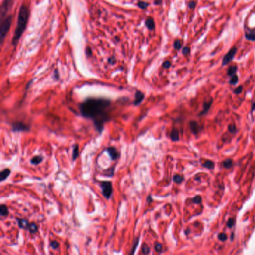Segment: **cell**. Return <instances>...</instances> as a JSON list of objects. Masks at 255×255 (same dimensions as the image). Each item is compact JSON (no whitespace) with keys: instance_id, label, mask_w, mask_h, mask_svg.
<instances>
[{"instance_id":"1","label":"cell","mask_w":255,"mask_h":255,"mask_svg":"<svg viewBox=\"0 0 255 255\" xmlns=\"http://www.w3.org/2000/svg\"><path fill=\"white\" fill-rule=\"evenodd\" d=\"M111 102L102 98H90L80 105V112L84 117L94 120L96 127L100 132L103 130V124L107 121V109Z\"/></svg>"},{"instance_id":"2","label":"cell","mask_w":255,"mask_h":255,"mask_svg":"<svg viewBox=\"0 0 255 255\" xmlns=\"http://www.w3.org/2000/svg\"><path fill=\"white\" fill-rule=\"evenodd\" d=\"M29 9L25 5H23L20 7V9H19V13H18L17 26H16L15 30H14V36H13L12 40H11V44L13 46L17 45L18 42H19V39L22 37L23 32H25L28 20H29Z\"/></svg>"},{"instance_id":"3","label":"cell","mask_w":255,"mask_h":255,"mask_svg":"<svg viewBox=\"0 0 255 255\" xmlns=\"http://www.w3.org/2000/svg\"><path fill=\"white\" fill-rule=\"evenodd\" d=\"M11 22H12V17L11 15H9L5 17L4 19H1V24H0V38H1V43L3 44L5 38L9 32L10 28H11Z\"/></svg>"},{"instance_id":"4","label":"cell","mask_w":255,"mask_h":255,"mask_svg":"<svg viewBox=\"0 0 255 255\" xmlns=\"http://www.w3.org/2000/svg\"><path fill=\"white\" fill-rule=\"evenodd\" d=\"M101 188H102V192L104 197L107 199L110 198L112 194V192H113L112 183L109 182V181L102 182L101 183Z\"/></svg>"},{"instance_id":"5","label":"cell","mask_w":255,"mask_h":255,"mask_svg":"<svg viewBox=\"0 0 255 255\" xmlns=\"http://www.w3.org/2000/svg\"><path fill=\"white\" fill-rule=\"evenodd\" d=\"M12 5L13 0H3L0 9V19H2L6 17V14L11 9Z\"/></svg>"},{"instance_id":"6","label":"cell","mask_w":255,"mask_h":255,"mask_svg":"<svg viewBox=\"0 0 255 255\" xmlns=\"http://www.w3.org/2000/svg\"><path fill=\"white\" fill-rule=\"evenodd\" d=\"M236 51H237V48H236V47H233V48L225 55V56L223 58V61H222V66L227 65L228 64L230 63V61H232V59L234 58L235 55H236Z\"/></svg>"},{"instance_id":"7","label":"cell","mask_w":255,"mask_h":255,"mask_svg":"<svg viewBox=\"0 0 255 255\" xmlns=\"http://www.w3.org/2000/svg\"><path fill=\"white\" fill-rule=\"evenodd\" d=\"M29 127L21 123V122L13 124V130L14 131H26V130H29Z\"/></svg>"},{"instance_id":"8","label":"cell","mask_w":255,"mask_h":255,"mask_svg":"<svg viewBox=\"0 0 255 255\" xmlns=\"http://www.w3.org/2000/svg\"><path fill=\"white\" fill-rule=\"evenodd\" d=\"M106 151L108 152V153H109V155L110 156V157L112 158V160H116L119 157L118 151H117L115 148H113V147L108 148L107 149H106Z\"/></svg>"},{"instance_id":"9","label":"cell","mask_w":255,"mask_h":255,"mask_svg":"<svg viewBox=\"0 0 255 255\" xmlns=\"http://www.w3.org/2000/svg\"><path fill=\"white\" fill-rule=\"evenodd\" d=\"M145 98V94L140 91H136L135 94V100H134V105L138 106L142 102V100Z\"/></svg>"},{"instance_id":"10","label":"cell","mask_w":255,"mask_h":255,"mask_svg":"<svg viewBox=\"0 0 255 255\" xmlns=\"http://www.w3.org/2000/svg\"><path fill=\"white\" fill-rule=\"evenodd\" d=\"M189 127H190L191 130L194 134H197L200 131V127H199L198 124L196 121H190L189 123Z\"/></svg>"},{"instance_id":"11","label":"cell","mask_w":255,"mask_h":255,"mask_svg":"<svg viewBox=\"0 0 255 255\" xmlns=\"http://www.w3.org/2000/svg\"><path fill=\"white\" fill-rule=\"evenodd\" d=\"M145 25L150 29V30H153L155 29V22L153 18L148 17L145 21Z\"/></svg>"},{"instance_id":"12","label":"cell","mask_w":255,"mask_h":255,"mask_svg":"<svg viewBox=\"0 0 255 255\" xmlns=\"http://www.w3.org/2000/svg\"><path fill=\"white\" fill-rule=\"evenodd\" d=\"M11 174V170L9 169V168H6V169L2 170L0 173V177H1V181H4L5 180L7 179V177L10 175Z\"/></svg>"},{"instance_id":"13","label":"cell","mask_w":255,"mask_h":255,"mask_svg":"<svg viewBox=\"0 0 255 255\" xmlns=\"http://www.w3.org/2000/svg\"><path fill=\"white\" fill-rule=\"evenodd\" d=\"M246 37L248 40L254 41L255 40V30H248L246 32Z\"/></svg>"},{"instance_id":"14","label":"cell","mask_w":255,"mask_h":255,"mask_svg":"<svg viewBox=\"0 0 255 255\" xmlns=\"http://www.w3.org/2000/svg\"><path fill=\"white\" fill-rule=\"evenodd\" d=\"M18 225H19V228L23 229H28L29 226V224L27 220L26 219H17Z\"/></svg>"},{"instance_id":"15","label":"cell","mask_w":255,"mask_h":255,"mask_svg":"<svg viewBox=\"0 0 255 255\" xmlns=\"http://www.w3.org/2000/svg\"><path fill=\"white\" fill-rule=\"evenodd\" d=\"M78 156H79V146L78 145H75L73 148V153H72L73 160H76Z\"/></svg>"},{"instance_id":"16","label":"cell","mask_w":255,"mask_h":255,"mask_svg":"<svg viewBox=\"0 0 255 255\" xmlns=\"http://www.w3.org/2000/svg\"><path fill=\"white\" fill-rule=\"evenodd\" d=\"M9 213V209L6 207L5 205H3L2 204L1 207H0V214H1L2 216H5V215H8Z\"/></svg>"},{"instance_id":"17","label":"cell","mask_w":255,"mask_h":255,"mask_svg":"<svg viewBox=\"0 0 255 255\" xmlns=\"http://www.w3.org/2000/svg\"><path fill=\"white\" fill-rule=\"evenodd\" d=\"M171 139L174 141H178V140H179V133H178V131L176 130H175V129H174V130L171 131Z\"/></svg>"},{"instance_id":"18","label":"cell","mask_w":255,"mask_h":255,"mask_svg":"<svg viewBox=\"0 0 255 255\" xmlns=\"http://www.w3.org/2000/svg\"><path fill=\"white\" fill-rule=\"evenodd\" d=\"M43 159L40 156H36L31 159V163L33 165H38L42 162Z\"/></svg>"},{"instance_id":"19","label":"cell","mask_w":255,"mask_h":255,"mask_svg":"<svg viewBox=\"0 0 255 255\" xmlns=\"http://www.w3.org/2000/svg\"><path fill=\"white\" fill-rule=\"evenodd\" d=\"M28 230H29V232L32 233H35L38 230V228H37V225H36L35 223H31L29 225V228H28Z\"/></svg>"},{"instance_id":"20","label":"cell","mask_w":255,"mask_h":255,"mask_svg":"<svg viewBox=\"0 0 255 255\" xmlns=\"http://www.w3.org/2000/svg\"><path fill=\"white\" fill-rule=\"evenodd\" d=\"M236 71H237V67L236 66H232L230 68H229L228 70V76H233V75L236 74Z\"/></svg>"},{"instance_id":"21","label":"cell","mask_w":255,"mask_h":255,"mask_svg":"<svg viewBox=\"0 0 255 255\" xmlns=\"http://www.w3.org/2000/svg\"><path fill=\"white\" fill-rule=\"evenodd\" d=\"M149 4L145 1H139L138 2V6L141 9H146L148 7Z\"/></svg>"},{"instance_id":"22","label":"cell","mask_w":255,"mask_h":255,"mask_svg":"<svg viewBox=\"0 0 255 255\" xmlns=\"http://www.w3.org/2000/svg\"><path fill=\"white\" fill-rule=\"evenodd\" d=\"M203 166H204V167L209 168V169H212V168H213L214 167L213 162H212V161H210V160H207V162H205L203 164Z\"/></svg>"},{"instance_id":"23","label":"cell","mask_w":255,"mask_h":255,"mask_svg":"<svg viewBox=\"0 0 255 255\" xmlns=\"http://www.w3.org/2000/svg\"><path fill=\"white\" fill-rule=\"evenodd\" d=\"M232 166H233V162H232L231 159H228L225 160V161L223 162V166L226 168H231Z\"/></svg>"},{"instance_id":"24","label":"cell","mask_w":255,"mask_h":255,"mask_svg":"<svg viewBox=\"0 0 255 255\" xmlns=\"http://www.w3.org/2000/svg\"><path fill=\"white\" fill-rule=\"evenodd\" d=\"M211 103H212V100H210L209 103H207L204 104V110H203V112L201 113V114L206 113V112L208 111V109H210V106H211Z\"/></svg>"},{"instance_id":"25","label":"cell","mask_w":255,"mask_h":255,"mask_svg":"<svg viewBox=\"0 0 255 255\" xmlns=\"http://www.w3.org/2000/svg\"><path fill=\"white\" fill-rule=\"evenodd\" d=\"M238 82V76H236V74L233 75V76H231V79H230V83L231 85H235Z\"/></svg>"},{"instance_id":"26","label":"cell","mask_w":255,"mask_h":255,"mask_svg":"<svg viewBox=\"0 0 255 255\" xmlns=\"http://www.w3.org/2000/svg\"><path fill=\"white\" fill-rule=\"evenodd\" d=\"M173 180H174V181L176 183H180L183 179V177L180 175H178L177 174V175H175L174 176Z\"/></svg>"},{"instance_id":"27","label":"cell","mask_w":255,"mask_h":255,"mask_svg":"<svg viewBox=\"0 0 255 255\" xmlns=\"http://www.w3.org/2000/svg\"><path fill=\"white\" fill-rule=\"evenodd\" d=\"M182 47V44H181V41L180 40H176L174 41V47L176 49V50H180Z\"/></svg>"},{"instance_id":"28","label":"cell","mask_w":255,"mask_h":255,"mask_svg":"<svg viewBox=\"0 0 255 255\" xmlns=\"http://www.w3.org/2000/svg\"><path fill=\"white\" fill-rule=\"evenodd\" d=\"M138 242H139V239L137 238L136 239H135V241L134 242L133 246H132V250H131V252H130V254H133V253L135 252V249H136V247H137V246H138Z\"/></svg>"},{"instance_id":"29","label":"cell","mask_w":255,"mask_h":255,"mask_svg":"<svg viewBox=\"0 0 255 255\" xmlns=\"http://www.w3.org/2000/svg\"><path fill=\"white\" fill-rule=\"evenodd\" d=\"M154 248L156 251H157L159 253H161L162 251V245L160 244V243H156Z\"/></svg>"},{"instance_id":"30","label":"cell","mask_w":255,"mask_h":255,"mask_svg":"<svg viewBox=\"0 0 255 255\" xmlns=\"http://www.w3.org/2000/svg\"><path fill=\"white\" fill-rule=\"evenodd\" d=\"M142 252L144 253L145 254H148L150 253V248L149 247H148L147 245H144L143 246H142Z\"/></svg>"},{"instance_id":"31","label":"cell","mask_w":255,"mask_h":255,"mask_svg":"<svg viewBox=\"0 0 255 255\" xmlns=\"http://www.w3.org/2000/svg\"><path fill=\"white\" fill-rule=\"evenodd\" d=\"M228 129H229V131H230V132H232V133H234V132H236V127H235V125H233V124H230V125H229Z\"/></svg>"},{"instance_id":"32","label":"cell","mask_w":255,"mask_h":255,"mask_svg":"<svg viewBox=\"0 0 255 255\" xmlns=\"http://www.w3.org/2000/svg\"><path fill=\"white\" fill-rule=\"evenodd\" d=\"M50 246H51L53 249H56V248H58V247H59V244H58L56 241H53L50 243Z\"/></svg>"},{"instance_id":"33","label":"cell","mask_w":255,"mask_h":255,"mask_svg":"<svg viewBox=\"0 0 255 255\" xmlns=\"http://www.w3.org/2000/svg\"><path fill=\"white\" fill-rule=\"evenodd\" d=\"M218 239H219L221 241H225V240L227 239V235L223 233H220V234L218 235Z\"/></svg>"},{"instance_id":"34","label":"cell","mask_w":255,"mask_h":255,"mask_svg":"<svg viewBox=\"0 0 255 255\" xmlns=\"http://www.w3.org/2000/svg\"><path fill=\"white\" fill-rule=\"evenodd\" d=\"M171 62H170L169 61H165L164 63H163L162 67L164 68H166V69H168V68L171 67Z\"/></svg>"},{"instance_id":"35","label":"cell","mask_w":255,"mask_h":255,"mask_svg":"<svg viewBox=\"0 0 255 255\" xmlns=\"http://www.w3.org/2000/svg\"><path fill=\"white\" fill-rule=\"evenodd\" d=\"M235 223V221L233 219V218H230V219H229V221L228 222V223H227V225H228V226L229 228H231V227H233V225H234Z\"/></svg>"},{"instance_id":"36","label":"cell","mask_w":255,"mask_h":255,"mask_svg":"<svg viewBox=\"0 0 255 255\" xmlns=\"http://www.w3.org/2000/svg\"><path fill=\"white\" fill-rule=\"evenodd\" d=\"M193 201L196 203V204H200V203L201 202V197L200 196H197V197H195L193 199Z\"/></svg>"},{"instance_id":"37","label":"cell","mask_w":255,"mask_h":255,"mask_svg":"<svg viewBox=\"0 0 255 255\" xmlns=\"http://www.w3.org/2000/svg\"><path fill=\"white\" fill-rule=\"evenodd\" d=\"M190 52V48L188 47H185L183 49V54H184V55H186V54H188Z\"/></svg>"},{"instance_id":"38","label":"cell","mask_w":255,"mask_h":255,"mask_svg":"<svg viewBox=\"0 0 255 255\" xmlns=\"http://www.w3.org/2000/svg\"><path fill=\"white\" fill-rule=\"evenodd\" d=\"M196 5V2L194 1H191L189 3V7L190 8V9H194V7H195Z\"/></svg>"},{"instance_id":"39","label":"cell","mask_w":255,"mask_h":255,"mask_svg":"<svg viewBox=\"0 0 255 255\" xmlns=\"http://www.w3.org/2000/svg\"><path fill=\"white\" fill-rule=\"evenodd\" d=\"M242 91H243V87H242V86H239V87L238 88L235 89L234 92L236 93V94H240V93L242 92Z\"/></svg>"},{"instance_id":"40","label":"cell","mask_w":255,"mask_h":255,"mask_svg":"<svg viewBox=\"0 0 255 255\" xmlns=\"http://www.w3.org/2000/svg\"><path fill=\"white\" fill-rule=\"evenodd\" d=\"M161 3H162V0H155V4L159 5V4H161Z\"/></svg>"},{"instance_id":"41","label":"cell","mask_w":255,"mask_h":255,"mask_svg":"<svg viewBox=\"0 0 255 255\" xmlns=\"http://www.w3.org/2000/svg\"><path fill=\"white\" fill-rule=\"evenodd\" d=\"M151 201H152V197H151V196H149V197H148V202H151Z\"/></svg>"}]
</instances>
